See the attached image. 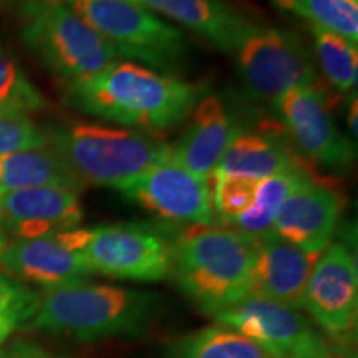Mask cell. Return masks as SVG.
<instances>
[{
  "instance_id": "obj_1",
  "label": "cell",
  "mask_w": 358,
  "mask_h": 358,
  "mask_svg": "<svg viewBox=\"0 0 358 358\" xmlns=\"http://www.w3.org/2000/svg\"><path fill=\"white\" fill-rule=\"evenodd\" d=\"M65 87L66 103L80 113L146 133L181 124L204 92L201 85L131 62H116Z\"/></svg>"
},
{
  "instance_id": "obj_2",
  "label": "cell",
  "mask_w": 358,
  "mask_h": 358,
  "mask_svg": "<svg viewBox=\"0 0 358 358\" xmlns=\"http://www.w3.org/2000/svg\"><path fill=\"white\" fill-rule=\"evenodd\" d=\"M257 241L224 226H187L173 239L171 275L208 315L234 306L250 290Z\"/></svg>"
},
{
  "instance_id": "obj_3",
  "label": "cell",
  "mask_w": 358,
  "mask_h": 358,
  "mask_svg": "<svg viewBox=\"0 0 358 358\" xmlns=\"http://www.w3.org/2000/svg\"><path fill=\"white\" fill-rule=\"evenodd\" d=\"M159 306L156 294L78 282L45 289L29 327L77 340L133 335L153 320Z\"/></svg>"
},
{
  "instance_id": "obj_4",
  "label": "cell",
  "mask_w": 358,
  "mask_h": 358,
  "mask_svg": "<svg viewBox=\"0 0 358 358\" xmlns=\"http://www.w3.org/2000/svg\"><path fill=\"white\" fill-rule=\"evenodd\" d=\"M48 146L83 187L122 189L169 158L171 146L156 133L71 122L47 129Z\"/></svg>"
},
{
  "instance_id": "obj_5",
  "label": "cell",
  "mask_w": 358,
  "mask_h": 358,
  "mask_svg": "<svg viewBox=\"0 0 358 358\" xmlns=\"http://www.w3.org/2000/svg\"><path fill=\"white\" fill-rule=\"evenodd\" d=\"M22 19L27 48L65 85L95 77L118 62L115 48L66 3L30 0Z\"/></svg>"
},
{
  "instance_id": "obj_6",
  "label": "cell",
  "mask_w": 358,
  "mask_h": 358,
  "mask_svg": "<svg viewBox=\"0 0 358 358\" xmlns=\"http://www.w3.org/2000/svg\"><path fill=\"white\" fill-rule=\"evenodd\" d=\"M66 6L95 29L118 57L141 62L161 73L185 64V32L131 0H78Z\"/></svg>"
},
{
  "instance_id": "obj_7",
  "label": "cell",
  "mask_w": 358,
  "mask_h": 358,
  "mask_svg": "<svg viewBox=\"0 0 358 358\" xmlns=\"http://www.w3.org/2000/svg\"><path fill=\"white\" fill-rule=\"evenodd\" d=\"M250 98L274 103L287 92L320 83L313 55L292 30L254 24L234 50Z\"/></svg>"
},
{
  "instance_id": "obj_8",
  "label": "cell",
  "mask_w": 358,
  "mask_h": 358,
  "mask_svg": "<svg viewBox=\"0 0 358 358\" xmlns=\"http://www.w3.org/2000/svg\"><path fill=\"white\" fill-rule=\"evenodd\" d=\"M285 140L313 169L345 171L355 151L335 120L337 98L324 82L287 92L274 103Z\"/></svg>"
},
{
  "instance_id": "obj_9",
  "label": "cell",
  "mask_w": 358,
  "mask_h": 358,
  "mask_svg": "<svg viewBox=\"0 0 358 358\" xmlns=\"http://www.w3.org/2000/svg\"><path fill=\"white\" fill-rule=\"evenodd\" d=\"M217 324L254 340L275 358H330L332 345L297 308L245 295L214 315Z\"/></svg>"
},
{
  "instance_id": "obj_10",
  "label": "cell",
  "mask_w": 358,
  "mask_h": 358,
  "mask_svg": "<svg viewBox=\"0 0 358 358\" xmlns=\"http://www.w3.org/2000/svg\"><path fill=\"white\" fill-rule=\"evenodd\" d=\"M166 232L150 224H110L92 229L83 249L93 274L134 282H159L171 275Z\"/></svg>"
},
{
  "instance_id": "obj_11",
  "label": "cell",
  "mask_w": 358,
  "mask_h": 358,
  "mask_svg": "<svg viewBox=\"0 0 358 358\" xmlns=\"http://www.w3.org/2000/svg\"><path fill=\"white\" fill-rule=\"evenodd\" d=\"M358 274L350 248L334 243L317 257L303 294V306L320 332L334 342L352 337L357 325Z\"/></svg>"
},
{
  "instance_id": "obj_12",
  "label": "cell",
  "mask_w": 358,
  "mask_h": 358,
  "mask_svg": "<svg viewBox=\"0 0 358 358\" xmlns=\"http://www.w3.org/2000/svg\"><path fill=\"white\" fill-rule=\"evenodd\" d=\"M128 199L168 222L213 226L209 181L173 163H158L120 189Z\"/></svg>"
},
{
  "instance_id": "obj_13",
  "label": "cell",
  "mask_w": 358,
  "mask_h": 358,
  "mask_svg": "<svg viewBox=\"0 0 358 358\" xmlns=\"http://www.w3.org/2000/svg\"><path fill=\"white\" fill-rule=\"evenodd\" d=\"M90 236L92 229L77 227L52 236L13 241L0 254V266L10 275L37 284L43 290L87 282L93 275L83 256Z\"/></svg>"
},
{
  "instance_id": "obj_14",
  "label": "cell",
  "mask_w": 358,
  "mask_h": 358,
  "mask_svg": "<svg viewBox=\"0 0 358 358\" xmlns=\"http://www.w3.org/2000/svg\"><path fill=\"white\" fill-rule=\"evenodd\" d=\"M343 204L337 182L315 174L285 198L272 234L306 252L322 254L332 244Z\"/></svg>"
},
{
  "instance_id": "obj_15",
  "label": "cell",
  "mask_w": 358,
  "mask_h": 358,
  "mask_svg": "<svg viewBox=\"0 0 358 358\" xmlns=\"http://www.w3.org/2000/svg\"><path fill=\"white\" fill-rule=\"evenodd\" d=\"M82 221L80 192L69 187H30L3 192L0 198V229L17 241L77 229Z\"/></svg>"
},
{
  "instance_id": "obj_16",
  "label": "cell",
  "mask_w": 358,
  "mask_h": 358,
  "mask_svg": "<svg viewBox=\"0 0 358 358\" xmlns=\"http://www.w3.org/2000/svg\"><path fill=\"white\" fill-rule=\"evenodd\" d=\"M191 115L189 127L171 146L169 159L196 176L208 179L244 128L219 95L201 96Z\"/></svg>"
},
{
  "instance_id": "obj_17",
  "label": "cell",
  "mask_w": 358,
  "mask_h": 358,
  "mask_svg": "<svg viewBox=\"0 0 358 358\" xmlns=\"http://www.w3.org/2000/svg\"><path fill=\"white\" fill-rule=\"evenodd\" d=\"M271 234L257 241L249 295L271 299L301 310L306 285L317 257Z\"/></svg>"
},
{
  "instance_id": "obj_18",
  "label": "cell",
  "mask_w": 358,
  "mask_h": 358,
  "mask_svg": "<svg viewBox=\"0 0 358 358\" xmlns=\"http://www.w3.org/2000/svg\"><path fill=\"white\" fill-rule=\"evenodd\" d=\"M148 10L186 27L221 52L234 53L244 35L257 22L226 0H131Z\"/></svg>"
},
{
  "instance_id": "obj_19",
  "label": "cell",
  "mask_w": 358,
  "mask_h": 358,
  "mask_svg": "<svg viewBox=\"0 0 358 358\" xmlns=\"http://www.w3.org/2000/svg\"><path fill=\"white\" fill-rule=\"evenodd\" d=\"M294 168H312L285 140L282 127L239 133L224 153L216 171L261 181Z\"/></svg>"
},
{
  "instance_id": "obj_20",
  "label": "cell",
  "mask_w": 358,
  "mask_h": 358,
  "mask_svg": "<svg viewBox=\"0 0 358 358\" xmlns=\"http://www.w3.org/2000/svg\"><path fill=\"white\" fill-rule=\"evenodd\" d=\"M60 186L82 192L85 187L50 146L0 156V192Z\"/></svg>"
},
{
  "instance_id": "obj_21",
  "label": "cell",
  "mask_w": 358,
  "mask_h": 358,
  "mask_svg": "<svg viewBox=\"0 0 358 358\" xmlns=\"http://www.w3.org/2000/svg\"><path fill=\"white\" fill-rule=\"evenodd\" d=\"M313 168H294L289 171L274 174L257 182L256 198L250 208L232 224V229L261 241L271 236L282 203L295 187L302 186L315 176Z\"/></svg>"
},
{
  "instance_id": "obj_22",
  "label": "cell",
  "mask_w": 358,
  "mask_h": 358,
  "mask_svg": "<svg viewBox=\"0 0 358 358\" xmlns=\"http://www.w3.org/2000/svg\"><path fill=\"white\" fill-rule=\"evenodd\" d=\"M173 358H275L259 343L226 325H213L182 337Z\"/></svg>"
},
{
  "instance_id": "obj_23",
  "label": "cell",
  "mask_w": 358,
  "mask_h": 358,
  "mask_svg": "<svg viewBox=\"0 0 358 358\" xmlns=\"http://www.w3.org/2000/svg\"><path fill=\"white\" fill-rule=\"evenodd\" d=\"M312 34L317 64L327 82L338 93H355L358 69L357 45L313 25Z\"/></svg>"
},
{
  "instance_id": "obj_24",
  "label": "cell",
  "mask_w": 358,
  "mask_h": 358,
  "mask_svg": "<svg viewBox=\"0 0 358 358\" xmlns=\"http://www.w3.org/2000/svg\"><path fill=\"white\" fill-rule=\"evenodd\" d=\"M47 101L12 53L0 43V111L30 115L45 108Z\"/></svg>"
},
{
  "instance_id": "obj_25",
  "label": "cell",
  "mask_w": 358,
  "mask_h": 358,
  "mask_svg": "<svg viewBox=\"0 0 358 358\" xmlns=\"http://www.w3.org/2000/svg\"><path fill=\"white\" fill-rule=\"evenodd\" d=\"M208 181L209 189H211L214 217L217 214L224 227L232 226L252 206L256 198L259 181H254V179L227 176V174L214 171Z\"/></svg>"
},
{
  "instance_id": "obj_26",
  "label": "cell",
  "mask_w": 358,
  "mask_h": 358,
  "mask_svg": "<svg viewBox=\"0 0 358 358\" xmlns=\"http://www.w3.org/2000/svg\"><path fill=\"white\" fill-rule=\"evenodd\" d=\"M297 13L310 20L313 27H319L357 45V0H299Z\"/></svg>"
},
{
  "instance_id": "obj_27",
  "label": "cell",
  "mask_w": 358,
  "mask_h": 358,
  "mask_svg": "<svg viewBox=\"0 0 358 358\" xmlns=\"http://www.w3.org/2000/svg\"><path fill=\"white\" fill-rule=\"evenodd\" d=\"M45 146H48L47 129L40 128L29 115L0 111V156Z\"/></svg>"
},
{
  "instance_id": "obj_28",
  "label": "cell",
  "mask_w": 358,
  "mask_h": 358,
  "mask_svg": "<svg viewBox=\"0 0 358 358\" xmlns=\"http://www.w3.org/2000/svg\"><path fill=\"white\" fill-rule=\"evenodd\" d=\"M32 313L19 310V308L0 307V343H3L8 335L17 329L20 324L32 319Z\"/></svg>"
},
{
  "instance_id": "obj_29",
  "label": "cell",
  "mask_w": 358,
  "mask_h": 358,
  "mask_svg": "<svg viewBox=\"0 0 358 358\" xmlns=\"http://www.w3.org/2000/svg\"><path fill=\"white\" fill-rule=\"evenodd\" d=\"M357 96L353 95L352 103H350V110H348V127H350L352 136L353 140H357Z\"/></svg>"
},
{
  "instance_id": "obj_30",
  "label": "cell",
  "mask_w": 358,
  "mask_h": 358,
  "mask_svg": "<svg viewBox=\"0 0 358 358\" xmlns=\"http://www.w3.org/2000/svg\"><path fill=\"white\" fill-rule=\"evenodd\" d=\"M271 3H274V6L282 12L297 13L299 8V0H271Z\"/></svg>"
},
{
  "instance_id": "obj_31",
  "label": "cell",
  "mask_w": 358,
  "mask_h": 358,
  "mask_svg": "<svg viewBox=\"0 0 358 358\" xmlns=\"http://www.w3.org/2000/svg\"><path fill=\"white\" fill-rule=\"evenodd\" d=\"M30 0H0V12H8L13 8H24Z\"/></svg>"
},
{
  "instance_id": "obj_32",
  "label": "cell",
  "mask_w": 358,
  "mask_h": 358,
  "mask_svg": "<svg viewBox=\"0 0 358 358\" xmlns=\"http://www.w3.org/2000/svg\"><path fill=\"white\" fill-rule=\"evenodd\" d=\"M8 245V241H7V234L0 229V254L3 252V249H6Z\"/></svg>"
},
{
  "instance_id": "obj_33",
  "label": "cell",
  "mask_w": 358,
  "mask_h": 358,
  "mask_svg": "<svg viewBox=\"0 0 358 358\" xmlns=\"http://www.w3.org/2000/svg\"><path fill=\"white\" fill-rule=\"evenodd\" d=\"M42 2H57V3H71V2H78V0H42Z\"/></svg>"
},
{
  "instance_id": "obj_34",
  "label": "cell",
  "mask_w": 358,
  "mask_h": 358,
  "mask_svg": "<svg viewBox=\"0 0 358 358\" xmlns=\"http://www.w3.org/2000/svg\"><path fill=\"white\" fill-rule=\"evenodd\" d=\"M15 358H50V357H45V355H34V353H29V355H19Z\"/></svg>"
},
{
  "instance_id": "obj_35",
  "label": "cell",
  "mask_w": 358,
  "mask_h": 358,
  "mask_svg": "<svg viewBox=\"0 0 358 358\" xmlns=\"http://www.w3.org/2000/svg\"><path fill=\"white\" fill-rule=\"evenodd\" d=\"M330 358H357V357L355 355H334Z\"/></svg>"
},
{
  "instance_id": "obj_36",
  "label": "cell",
  "mask_w": 358,
  "mask_h": 358,
  "mask_svg": "<svg viewBox=\"0 0 358 358\" xmlns=\"http://www.w3.org/2000/svg\"><path fill=\"white\" fill-rule=\"evenodd\" d=\"M0 198H2V192H0Z\"/></svg>"
}]
</instances>
